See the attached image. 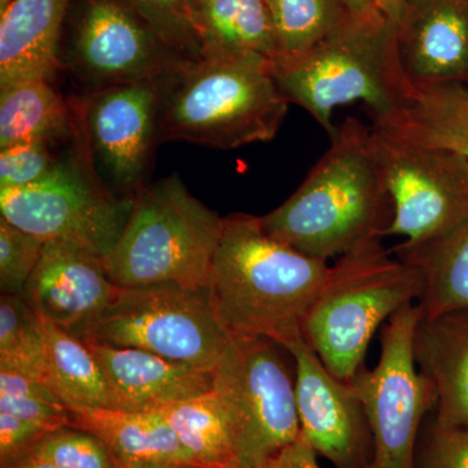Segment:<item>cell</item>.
<instances>
[{
    "mask_svg": "<svg viewBox=\"0 0 468 468\" xmlns=\"http://www.w3.org/2000/svg\"><path fill=\"white\" fill-rule=\"evenodd\" d=\"M315 260L273 239L261 218H223L208 291L221 324L232 335L267 338L289 347L303 337V323L328 272Z\"/></svg>",
    "mask_w": 468,
    "mask_h": 468,
    "instance_id": "obj_2",
    "label": "cell"
},
{
    "mask_svg": "<svg viewBox=\"0 0 468 468\" xmlns=\"http://www.w3.org/2000/svg\"><path fill=\"white\" fill-rule=\"evenodd\" d=\"M424 468H468V427L433 423Z\"/></svg>",
    "mask_w": 468,
    "mask_h": 468,
    "instance_id": "obj_34",
    "label": "cell"
},
{
    "mask_svg": "<svg viewBox=\"0 0 468 468\" xmlns=\"http://www.w3.org/2000/svg\"><path fill=\"white\" fill-rule=\"evenodd\" d=\"M223 218L203 205L177 174L133 196L124 232L106 261L119 288L160 282L208 286Z\"/></svg>",
    "mask_w": 468,
    "mask_h": 468,
    "instance_id": "obj_6",
    "label": "cell"
},
{
    "mask_svg": "<svg viewBox=\"0 0 468 468\" xmlns=\"http://www.w3.org/2000/svg\"><path fill=\"white\" fill-rule=\"evenodd\" d=\"M423 279L380 239L360 243L329 266L303 323V338L334 377L349 383L372 338L397 311L418 303Z\"/></svg>",
    "mask_w": 468,
    "mask_h": 468,
    "instance_id": "obj_5",
    "label": "cell"
},
{
    "mask_svg": "<svg viewBox=\"0 0 468 468\" xmlns=\"http://www.w3.org/2000/svg\"><path fill=\"white\" fill-rule=\"evenodd\" d=\"M260 468H320L318 454L300 435L294 442L282 449L272 460Z\"/></svg>",
    "mask_w": 468,
    "mask_h": 468,
    "instance_id": "obj_36",
    "label": "cell"
},
{
    "mask_svg": "<svg viewBox=\"0 0 468 468\" xmlns=\"http://www.w3.org/2000/svg\"><path fill=\"white\" fill-rule=\"evenodd\" d=\"M11 2L12 0H0V14H2V12L8 7L9 3Z\"/></svg>",
    "mask_w": 468,
    "mask_h": 468,
    "instance_id": "obj_41",
    "label": "cell"
},
{
    "mask_svg": "<svg viewBox=\"0 0 468 468\" xmlns=\"http://www.w3.org/2000/svg\"><path fill=\"white\" fill-rule=\"evenodd\" d=\"M45 323V383L69 411L111 409L109 384L94 354L81 338Z\"/></svg>",
    "mask_w": 468,
    "mask_h": 468,
    "instance_id": "obj_25",
    "label": "cell"
},
{
    "mask_svg": "<svg viewBox=\"0 0 468 468\" xmlns=\"http://www.w3.org/2000/svg\"><path fill=\"white\" fill-rule=\"evenodd\" d=\"M414 356L435 389L436 423L468 427V309L421 316Z\"/></svg>",
    "mask_w": 468,
    "mask_h": 468,
    "instance_id": "obj_19",
    "label": "cell"
},
{
    "mask_svg": "<svg viewBox=\"0 0 468 468\" xmlns=\"http://www.w3.org/2000/svg\"><path fill=\"white\" fill-rule=\"evenodd\" d=\"M396 24L412 84L468 86V0H403Z\"/></svg>",
    "mask_w": 468,
    "mask_h": 468,
    "instance_id": "obj_16",
    "label": "cell"
},
{
    "mask_svg": "<svg viewBox=\"0 0 468 468\" xmlns=\"http://www.w3.org/2000/svg\"><path fill=\"white\" fill-rule=\"evenodd\" d=\"M372 126L468 160V86L415 85L408 107L399 116Z\"/></svg>",
    "mask_w": 468,
    "mask_h": 468,
    "instance_id": "obj_23",
    "label": "cell"
},
{
    "mask_svg": "<svg viewBox=\"0 0 468 468\" xmlns=\"http://www.w3.org/2000/svg\"><path fill=\"white\" fill-rule=\"evenodd\" d=\"M70 421L72 427L100 437L109 446L119 466L160 463L198 468L158 411L73 410L70 411Z\"/></svg>",
    "mask_w": 468,
    "mask_h": 468,
    "instance_id": "obj_20",
    "label": "cell"
},
{
    "mask_svg": "<svg viewBox=\"0 0 468 468\" xmlns=\"http://www.w3.org/2000/svg\"><path fill=\"white\" fill-rule=\"evenodd\" d=\"M0 412L57 431L72 427L70 411L42 381L0 371Z\"/></svg>",
    "mask_w": 468,
    "mask_h": 468,
    "instance_id": "obj_29",
    "label": "cell"
},
{
    "mask_svg": "<svg viewBox=\"0 0 468 468\" xmlns=\"http://www.w3.org/2000/svg\"><path fill=\"white\" fill-rule=\"evenodd\" d=\"M266 5L276 37V58L310 50L349 14L340 0H266Z\"/></svg>",
    "mask_w": 468,
    "mask_h": 468,
    "instance_id": "obj_28",
    "label": "cell"
},
{
    "mask_svg": "<svg viewBox=\"0 0 468 468\" xmlns=\"http://www.w3.org/2000/svg\"><path fill=\"white\" fill-rule=\"evenodd\" d=\"M168 77L82 92L70 100L89 162L117 196L133 197L146 185L160 144V110Z\"/></svg>",
    "mask_w": 468,
    "mask_h": 468,
    "instance_id": "obj_13",
    "label": "cell"
},
{
    "mask_svg": "<svg viewBox=\"0 0 468 468\" xmlns=\"http://www.w3.org/2000/svg\"><path fill=\"white\" fill-rule=\"evenodd\" d=\"M349 14L362 15L378 9V0H340Z\"/></svg>",
    "mask_w": 468,
    "mask_h": 468,
    "instance_id": "obj_37",
    "label": "cell"
},
{
    "mask_svg": "<svg viewBox=\"0 0 468 468\" xmlns=\"http://www.w3.org/2000/svg\"><path fill=\"white\" fill-rule=\"evenodd\" d=\"M286 350L294 359L302 437L337 468L365 464L371 432L356 390L325 368L303 337Z\"/></svg>",
    "mask_w": 468,
    "mask_h": 468,
    "instance_id": "obj_14",
    "label": "cell"
},
{
    "mask_svg": "<svg viewBox=\"0 0 468 468\" xmlns=\"http://www.w3.org/2000/svg\"><path fill=\"white\" fill-rule=\"evenodd\" d=\"M189 14L202 58L279 55L266 0H189Z\"/></svg>",
    "mask_w": 468,
    "mask_h": 468,
    "instance_id": "obj_22",
    "label": "cell"
},
{
    "mask_svg": "<svg viewBox=\"0 0 468 468\" xmlns=\"http://www.w3.org/2000/svg\"><path fill=\"white\" fill-rule=\"evenodd\" d=\"M72 0H12L0 14V89L29 80L51 81Z\"/></svg>",
    "mask_w": 468,
    "mask_h": 468,
    "instance_id": "obj_18",
    "label": "cell"
},
{
    "mask_svg": "<svg viewBox=\"0 0 468 468\" xmlns=\"http://www.w3.org/2000/svg\"><path fill=\"white\" fill-rule=\"evenodd\" d=\"M420 318L418 303L397 311L383 325L378 365L372 369L363 366L349 381L371 432L374 452L368 468H417L419 430L436 409L435 389L415 362L414 335Z\"/></svg>",
    "mask_w": 468,
    "mask_h": 468,
    "instance_id": "obj_11",
    "label": "cell"
},
{
    "mask_svg": "<svg viewBox=\"0 0 468 468\" xmlns=\"http://www.w3.org/2000/svg\"><path fill=\"white\" fill-rule=\"evenodd\" d=\"M29 454L58 468H119L109 446L100 437L75 427L52 431Z\"/></svg>",
    "mask_w": 468,
    "mask_h": 468,
    "instance_id": "obj_30",
    "label": "cell"
},
{
    "mask_svg": "<svg viewBox=\"0 0 468 468\" xmlns=\"http://www.w3.org/2000/svg\"><path fill=\"white\" fill-rule=\"evenodd\" d=\"M289 104L271 58L236 54L190 61L168 77L159 143L184 141L218 150L270 143Z\"/></svg>",
    "mask_w": 468,
    "mask_h": 468,
    "instance_id": "obj_4",
    "label": "cell"
},
{
    "mask_svg": "<svg viewBox=\"0 0 468 468\" xmlns=\"http://www.w3.org/2000/svg\"><path fill=\"white\" fill-rule=\"evenodd\" d=\"M372 147L393 205L388 236L421 245L468 220V160L372 126Z\"/></svg>",
    "mask_w": 468,
    "mask_h": 468,
    "instance_id": "obj_12",
    "label": "cell"
},
{
    "mask_svg": "<svg viewBox=\"0 0 468 468\" xmlns=\"http://www.w3.org/2000/svg\"><path fill=\"white\" fill-rule=\"evenodd\" d=\"M133 197L111 192L95 175L81 135L48 177L0 189V217L43 241L81 246L106 261L124 232Z\"/></svg>",
    "mask_w": 468,
    "mask_h": 468,
    "instance_id": "obj_9",
    "label": "cell"
},
{
    "mask_svg": "<svg viewBox=\"0 0 468 468\" xmlns=\"http://www.w3.org/2000/svg\"><path fill=\"white\" fill-rule=\"evenodd\" d=\"M3 468H58L51 464L50 462L41 460V458L34 457L32 454H27L20 460L12 462L11 464Z\"/></svg>",
    "mask_w": 468,
    "mask_h": 468,
    "instance_id": "obj_38",
    "label": "cell"
},
{
    "mask_svg": "<svg viewBox=\"0 0 468 468\" xmlns=\"http://www.w3.org/2000/svg\"><path fill=\"white\" fill-rule=\"evenodd\" d=\"M70 146L37 141L0 150V189H20L39 183L58 167Z\"/></svg>",
    "mask_w": 468,
    "mask_h": 468,
    "instance_id": "obj_32",
    "label": "cell"
},
{
    "mask_svg": "<svg viewBox=\"0 0 468 468\" xmlns=\"http://www.w3.org/2000/svg\"><path fill=\"white\" fill-rule=\"evenodd\" d=\"M390 252L420 272L421 316L468 309V220L433 241L415 246L399 243Z\"/></svg>",
    "mask_w": 468,
    "mask_h": 468,
    "instance_id": "obj_24",
    "label": "cell"
},
{
    "mask_svg": "<svg viewBox=\"0 0 468 468\" xmlns=\"http://www.w3.org/2000/svg\"><path fill=\"white\" fill-rule=\"evenodd\" d=\"M403 0H378V7L388 17L397 21L401 12Z\"/></svg>",
    "mask_w": 468,
    "mask_h": 468,
    "instance_id": "obj_39",
    "label": "cell"
},
{
    "mask_svg": "<svg viewBox=\"0 0 468 468\" xmlns=\"http://www.w3.org/2000/svg\"><path fill=\"white\" fill-rule=\"evenodd\" d=\"M230 338L208 286L160 282L120 288L82 340L146 350L212 372Z\"/></svg>",
    "mask_w": 468,
    "mask_h": 468,
    "instance_id": "obj_8",
    "label": "cell"
},
{
    "mask_svg": "<svg viewBox=\"0 0 468 468\" xmlns=\"http://www.w3.org/2000/svg\"><path fill=\"white\" fill-rule=\"evenodd\" d=\"M131 3L174 50L187 60H201V45L190 20L189 0H131Z\"/></svg>",
    "mask_w": 468,
    "mask_h": 468,
    "instance_id": "obj_33",
    "label": "cell"
},
{
    "mask_svg": "<svg viewBox=\"0 0 468 468\" xmlns=\"http://www.w3.org/2000/svg\"><path fill=\"white\" fill-rule=\"evenodd\" d=\"M119 468H189V467L169 466V464H160V463H134V464H125V466H119Z\"/></svg>",
    "mask_w": 468,
    "mask_h": 468,
    "instance_id": "obj_40",
    "label": "cell"
},
{
    "mask_svg": "<svg viewBox=\"0 0 468 468\" xmlns=\"http://www.w3.org/2000/svg\"><path fill=\"white\" fill-rule=\"evenodd\" d=\"M58 61L82 92L171 76L190 63L131 0H72Z\"/></svg>",
    "mask_w": 468,
    "mask_h": 468,
    "instance_id": "obj_10",
    "label": "cell"
},
{
    "mask_svg": "<svg viewBox=\"0 0 468 468\" xmlns=\"http://www.w3.org/2000/svg\"><path fill=\"white\" fill-rule=\"evenodd\" d=\"M286 351L267 338L232 335L212 369V393L229 423L239 466H264L301 435Z\"/></svg>",
    "mask_w": 468,
    "mask_h": 468,
    "instance_id": "obj_7",
    "label": "cell"
},
{
    "mask_svg": "<svg viewBox=\"0 0 468 468\" xmlns=\"http://www.w3.org/2000/svg\"><path fill=\"white\" fill-rule=\"evenodd\" d=\"M212 468H246V467L239 466V464H234V466L212 467Z\"/></svg>",
    "mask_w": 468,
    "mask_h": 468,
    "instance_id": "obj_42",
    "label": "cell"
},
{
    "mask_svg": "<svg viewBox=\"0 0 468 468\" xmlns=\"http://www.w3.org/2000/svg\"><path fill=\"white\" fill-rule=\"evenodd\" d=\"M272 75L289 103L335 134L337 107L362 101L374 124L399 116L415 85L399 60L397 24L380 9L347 14L335 30L303 54L272 60Z\"/></svg>",
    "mask_w": 468,
    "mask_h": 468,
    "instance_id": "obj_3",
    "label": "cell"
},
{
    "mask_svg": "<svg viewBox=\"0 0 468 468\" xmlns=\"http://www.w3.org/2000/svg\"><path fill=\"white\" fill-rule=\"evenodd\" d=\"M45 241L0 217V291L23 295L42 257Z\"/></svg>",
    "mask_w": 468,
    "mask_h": 468,
    "instance_id": "obj_31",
    "label": "cell"
},
{
    "mask_svg": "<svg viewBox=\"0 0 468 468\" xmlns=\"http://www.w3.org/2000/svg\"><path fill=\"white\" fill-rule=\"evenodd\" d=\"M85 343L103 369L111 409L154 412L211 392V371L163 358L146 350L94 341Z\"/></svg>",
    "mask_w": 468,
    "mask_h": 468,
    "instance_id": "obj_17",
    "label": "cell"
},
{
    "mask_svg": "<svg viewBox=\"0 0 468 468\" xmlns=\"http://www.w3.org/2000/svg\"><path fill=\"white\" fill-rule=\"evenodd\" d=\"M75 111L48 80L0 89V150L45 141L69 146L79 138Z\"/></svg>",
    "mask_w": 468,
    "mask_h": 468,
    "instance_id": "obj_21",
    "label": "cell"
},
{
    "mask_svg": "<svg viewBox=\"0 0 468 468\" xmlns=\"http://www.w3.org/2000/svg\"><path fill=\"white\" fill-rule=\"evenodd\" d=\"M198 468L239 464L229 423L211 392L158 410Z\"/></svg>",
    "mask_w": 468,
    "mask_h": 468,
    "instance_id": "obj_26",
    "label": "cell"
},
{
    "mask_svg": "<svg viewBox=\"0 0 468 468\" xmlns=\"http://www.w3.org/2000/svg\"><path fill=\"white\" fill-rule=\"evenodd\" d=\"M297 190L261 218L271 237L328 261L387 237L393 205L372 147L371 129L346 117Z\"/></svg>",
    "mask_w": 468,
    "mask_h": 468,
    "instance_id": "obj_1",
    "label": "cell"
},
{
    "mask_svg": "<svg viewBox=\"0 0 468 468\" xmlns=\"http://www.w3.org/2000/svg\"><path fill=\"white\" fill-rule=\"evenodd\" d=\"M119 291L101 258L75 243L48 241L23 295L43 322L82 340Z\"/></svg>",
    "mask_w": 468,
    "mask_h": 468,
    "instance_id": "obj_15",
    "label": "cell"
},
{
    "mask_svg": "<svg viewBox=\"0 0 468 468\" xmlns=\"http://www.w3.org/2000/svg\"><path fill=\"white\" fill-rule=\"evenodd\" d=\"M50 433L33 421L0 412V464L2 468L26 457L43 437Z\"/></svg>",
    "mask_w": 468,
    "mask_h": 468,
    "instance_id": "obj_35",
    "label": "cell"
},
{
    "mask_svg": "<svg viewBox=\"0 0 468 468\" xmlns=\"http://www.w3.org/2000/svg\"><path fill=\"white\" fill-rule=\"evenodd\" d=\"M0 371L45 383V323L24 295L2 292L0 297Z\"/></svg>",
    "mask_w": 468,
    "mask_h": 468,
    "instance_id": "obj_27",
    "label": "cell"
}]
</instances>
